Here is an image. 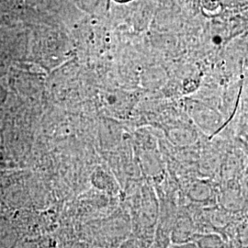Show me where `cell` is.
Masks as SVG:
<instances>
[{"label": "cell", "instance_id": "cell-1", "mask_svg": "<svg viewBox=\"0 0 248 248\" xmlns=\"http://www.w3.org/2000/svg\"><path fill=\"white\" fill-rule=\"evenodd\" d=\"M202 5L204 12L211 15H213V13H217L220 9V4L218 0H202Z\"/></svg>", "mask_w": 248, "mask_h": 248}, {"label": "cell", "instance_id": "cell-2", "mask_svg": "<svg viewBox=\"0 0 248 248\" xmlns=\"http://www.w3.org/2000/svg\"><path fill=\"white\" fill-rule=\"evenodd\" d=\"M199 248H221L220 244L211 236H203L198 241L197 244Z\"/></svg>", "mask_w": 248, "mask_h": 248}, {"label": "cell", "instance_id": "cell-3", "mask_svg": "<svg viewBox=\"0 0 248 248\" xmlns=\"http://www.w3.org/2000/svg\"><path fill=\"white\" fill-rule=\"evenodd\" d=\"M120 248H144L142 243L137 239L126 240L122 244Z\"/></svg>", "mask_w": 248, "mask_h": 248}, {"label": "cell", "instance_id": "cell-4", "mask_svg": "<svg viewBox=\"0 0 248 248\" xmlns=\"http://www.w3.org/2000/svg\"><path fill=\"white\" fill-rule=\"evenodd\" d=\"M169 248H199L194 243H175Z\"/></svg>", "mask_w": 248, "mask_h": 248}, {"label": "cell", "instance_id": "cell-5", "mask_svg": "<svg viewBox=\"0 0 248 248\" xmlns=\"http://www.w3.org/2000/svg\"><path fill=\"white\" fill-rule=\"evenodd\" d=\"M117 3H121V4H124V3H128V2H131L133 0H114Z\"/></svg>", "mask_w": 248, "mask_h": 248}]
</instances>
